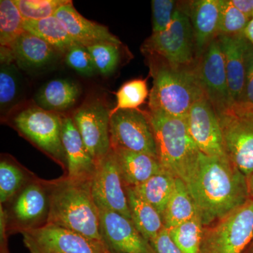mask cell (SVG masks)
<instances>
[{
    "label": "cell",
    "mask_w": 253,
    "mask_h": 253,
    "mask_svg": "<svg viewBox=\"0 0 253 253\" xmlns=\"http://www.w3.org/2000/svg\"><path fill=\"white\" fill-rule=\"evenodd\" d=\"M199 214L192 196L184 181L176 178L170 199L163 214L166 229H170L192 219Z\"/></svg>",
    "instance_id": "484cf974"
},
{
    "label": "cell",
    "mask_w": 253,
    "mask_h": 253,
    "mask_svg": "<svg viewBox=\"0 0 253 253\" xmlns=\"http://www.w3.org/2000/svg\"><path fill=\"white\" fill-rule=\"evenodd\" d=\"M0 253H9L7 248V244L1 245V251Z\"/></svg>",
    "instance_id": "bcb514c9"
},
{
    "label": "cell",
    "mask_w": 253,
    "mask_h": 253,
    "mask_svg": "<svg viewBox=\"0 0 253 253\" xmlns=\"http://www.w3.org/2000/svg\"><path fill=\"white\" fill-rule=\"evenodd\" d=\"M65 62L76 72L90 77L96 72L93 60L86 46L75 42L65 54Z\"/></svg>",
    "instance_id": "d590c367"
},
{
    "label": "cell",
    "mask_w": 253,
    "mask_h": 253,
    "mask_svg": "<svg viewBox=\"0 0 253 253\" xmlns=\"http://www.w3.org/2000/svg\"><path fill=\"white\" fill-rule=\"evenodd\" d=\"M112 150L125 186L139 185L165 170L158 158L154 156L125 149Z\"/></svg>",
    "instance_id": "7402d4cb"
},
{
    "label": "cell",
    "mask_w": 253,
    "mask_h": 253,
    "mask_svg": "<svg viewBox=\"0 0 253 253\" xmlns=\"http://www.w3.org/2000/svg\"><path fill=\"white\" fill-rule=\"evenodd\" d=\"M175 180L174 176L164 170L151 176L142 184L130 187L140 199L153 206L163 217L172 196Z\"/></svg>",
    "instance_id": "d4e9b609"
},
{
    "label": "cell",
    "mask_w": 253,
    "mask_h": 253,
    "mask_svg": "<svg viewBox=\"0 0 253 253\" xmlns=\"http://www.w3.org/2000/svg\"><path fill=\"white\" fill-rule=\"evenodd\" d=\"M253 235V199L204 226L200 253H244Z\"/></svg>",
    "instance_id": "5b68a950"
},
{
    "label": "cell",
    "mask_w": 253,
    "mask_h": 253,
    "mask_svg": "<svg viewBox=\"0 0 253 253\" xmlns=\"http://www.w3.org/2000/svg\"><path fill=\"white\" fill-rule=\"evenodd\" d=\"M110 141L112 149L127 150L158 158L149 114L139 109L120 110L111 114Z\"/></svg>",
    "instance_id": "9c48e42d"
},
{
    "label": "cell",
    "mask_w": 253,
    "mask_h": 253,
    "mask_svg": "<svg viewBox=\"0 0 253 253\" xmlns=\"http://www.w3.org/2000/svg\"><path fill=\"white\" fill-rule=\"evenodd\" d=\"M24 21H40L54 16L71 0H13Z\"/></svg>",
    "instance_id": "d6a6232c"
},
{
    "label": "cell",
    "mask_w": 253,
    "mask_h": 253,
    "mask_svg": "<svg viewBox=\"0 0 253 253\" xmlns=\"http://www.w3.org/2000/svg\"><path fill=\"white\" fill-rule=\"evenodd\" d=\"M9 49L16 66L25 71L48 68L62 54L45 41L25 31L15 40Z\"/></svg>",
    "instance_id": "d6986e66"
},
{
    "label": "cell",
    "mask_w": 253,
    "mask_h": 253,
    "mask_svg": "<svg viewBox=\"0 0 253 253\" xmlns=\"http://www.w3.org/2000/svg\"><path fill=\"white\" fill-rule=\"evenodd\" d=\"M26 176L21 168L8 161L0 163V201L1 204L13 199L24 187Z\"/></svg>",
    "instance_id": "1f68e13d"
},
{
    "label": "cell",
    "mask_w": 253,
    "mask_h": 253,
    "mask_svg": "<svg viewBox=\"0 0 253 253\" xmlns=\"http://www.w3.org/2000/svg\"><path fill=\"white\" fill-rule=\"evenodd\" d=\"M120 46L111 43H101L87 46L96 71L103 76L116 71L121 60Z\"/></svg>",
    "instance_id": "836d02e7"
},
{
    "label": "cell",
    "mask_w": 253,
    "mask_h": 253,
    "mask_svg": "<svg viewBox=\"0 0 253 253\" xmlns=\"http://www.w3.org/2000/svg\"><path fill=\"white\" fill-rule=\"evenodd\" d=\"M21 232L30 253H109L103 241L49 223Z\"/></svg>",
    "instance_id": "52a82bcc"
},
{
    "label": "cell",
    "mask_w": 253,
    "mask_h": 253,
    "mask_svg": "<svg viewBox=\"0 0 253 253\" xmlns=\"http://www.w3.org/2000/svg\"><path fill=\"white\" fill-rule=\"evenodd\" d=\"M236 107L239 108V109L244 110L245 111H247V112L252 113L253 115V106H241V105H235Z\"/></svg>",
    "instance_id": "ee69618b"
},
{
    "label": "cell",
    "mask_w": 253,
    "mask_h": 253,
    "mask_svg": "<svg viewBox=\"0 0 253 253\" xmlns=\"http://www.w3.org/2000/svg\"><path fill=\"white\" fill-rule=\"evenodd\" d=\"M186 14L194 31L197 54H203L208 44L219 35L220 0L191 1Z\"/></svg>",
    "instance_id": "44dd1931"
},
{
    "label": "cell",
    "mask_w": 253,
    "mask_h": 253,
    "mask_svg": "<svg viewBox=\"0 0 253 253\" xmlns=\"http://www.w3.org/2000/svg\"><path fill=\"white\" fill-rule=\"evenodd\" d=\"M81 94V88L77 83L58 78L42 86L35 95L34 101L38 107L58 113L72 108Z\"/></svg>",
    "instance_id": "603a6c76"
},
{
    "label": "cell",
    "mask_w": 253,
    "mask_h": 253,
    "mask_svg": "<svg viewBox=\"0 0 253 253\" xmlns=\"http://www.w3.org/2000/svg\"><path fill=\"white\" fill-rule=\"evenodd\" d=\"M196 68L206 96L217 115L232 109L235 104L231 99L224 55L217 38L208 44Z\"/></svg>",
    "instance_id": "4fadbf2b"
},
{
    "label": "cell",
    "mask_w": 253,
    "mask_h": 253,
    "mask_svg": "<svg viewBox=\"0 0 253 253\" xmlns=\"http://www.w3.org/2000/svg\"><path fill=\"white\" fill-rule=\"evenodd\" d=\"M91 193L99 210L113 211L131 219L124 181L112 149L96 162Z\"/></svg>",
    "instance_id": "7c38bea8"
},
{
    "label": "cell",
    "mask_w": 253,
    "mask_h": 253,
    "mask_svg": "<svg viewBox=\"0 0 253 253\" xmlns=\"http://www.w3.org/2000/svg\"><path fill=\"white\" fill-rule=\"evenodd\" d=\"M203 229L202 221L197 214L192 219L167 230L181 253H200Z\"/></svg>",
    "instance_id": "f1b7e54d"
},
{
    "label": "cell",
    "mask_w": 253,
    "mask_h": 253,
    "mask_svg": "<svg viewBox=\"0 0 253 253\" xmlns=\"http://www.w3.org/2000/svg\"><path fill=\"white\" fill-rule=\"evenodd\" d=\"M217 40L224 55L231 99L236 105L241 101L244 93L247 55L251 43L244 34L219 35Z\"/></svg>",
    "instance_id": "2e32d148"
},
{
    "label": "cell",
    "mask_w": 253,
    "mask_h": 253,
    "mask_svg": "<svg viewBox=\"0 0 253 253\" xmlns=\"http://www.w3.org/2000/svg\"><path fill=\"white\" fill-rule=\"evenodd\" d=\"M16 63L9 60L1 61L0 67V109L9 112L20 101L22 83Z\"/></svg>",
    "instance_id": "83f0119b"
},
{
    "label": "cell",
    "mask_w": 253,
    "mask_h": 253,
    "mask_svg": "<svg viewBox=\"0 0 253 253\" xmlns=\"http://www.w3.org/2000/svg\"><path fill=\"white\" fill-rule=\"evenodd\" d=\"M237 104L245 106H253V46L251 44H250L248 51L244 93L241 101Z\"/></svg>",
    "instance_id": "74e56055"
},
{
    "label": "cell",
    "mask_w": 253,
    "mask_h": 253,
    "mask_svg": "<svg viewBox=\"0 0 253 253\" xmlns=\"http://www.w3.org/2000/svg\"><path fill=\"white\" fill-rule=\"evenodd\" d=\"M244 253H253V235L252 239H251V242L246 249L245 250Z\"/></svg>",
    "instance_id": "f6af8a7d"
},
{
    "label": "cell",
    "mask_w": 253,
    "mask_h": 253,
    "mask_svg": "<svg viewBox=\"0 0 253 253\" xmlns=\"http://www.w3.org/2000/svg\"><path fill=\"white\" fill-rule=\"evenodd\" d=\"M149 56L150 72L154 78L149 93L150 112L186 119L193 105L207 96L197 68L174 67L163 59Z\"/></svg>",
    "instance_id": "3957f363"
},
{
    "label": "cell",
    "mask_w": 253,
    "mask_h": 253,
    "mask_svg": "<svg viewBox=\"0 0 253 253\" xmlns=\"http://www.w3.org/2000/svg\"><path fill=\"white\" fill-rule=\"evenodd\" d=\"M231 4L243 14L251 18L253 16V0H230Z\"/></svg>",
    "instance_id": "ab89813d"
},
{
    "label": "cell",
    "mask_w": 253,
    "mask_h": 253,
    "mask_svg": "<svg viewBox=\"0 0 253 253\" xmlns=\"http://www.w3.org/2000/svg\"></svg>",
    "instance_id": "7dc6e473"
},
{
    "label": "cell",
    "mask_w": 253,
    "mask_h": 253,
    "mask_svg": "<svg viewBox=\"0 0 253 253\" xmlns=\"http://www.w3.org/2000/svg\"><path fill=\"white\" fill-rule=\"evenodd\" d=\"M23 31L45 41L62 54L74 44L62 22L55 16L40 21H24Z\"/></svg>",
    "instance_id": "4316f807"
},
{
    "label": "cell",
    "mask_w": 253,
    "mask_h": 253,
    "mask_svg": "<svg viewBox=\"0 0 253 253\" xmlns=\"http://www.w3.org/2000/svg\"><path fill=\"white\" fill-rule=\"evenodd\" d=\"M49 196L47 187L38 182L27 184L18 193L12 206L15 220L22 229L37 227L47 220Z\"/></svg>",
    "instance_id": "ffe728a7"
},
{
    "label": "cell",
    "mask_w": 253,
    "mask_h": 253,
    "mask_svg": "<svg viewBox=\"0 0 253 253\" xmlns=\"http://www.w3.org/2000/svg\"><path fill=\"white\" fill-rule=\"evenodd\" d=\"M49 211L46 223L102 241L100 212L91 193V180L66 177L47 185Z\"/></svg>",
    "instance_id": "7a4b0ae2"
},
{
    "label": "cell",
    "mask_w": 253,
    "mask_h": 253,
    "mask_svg": "<svg viewBox=\"0 0 253 253\" xmlns=\"http://www.w3.org/2000/svg\"><path fill=\"white\" fill-rule=\"evenodd\" d=\"M111 110L99 99H91L78 108L73 120L88 152L96 162L111 151Z\"/></svg>",
    "instance_id": "8fae6325"
},
{
    "label": "cell",
    "mask_w": 253,
    "mask_h": 253,
    "mask_svg": "<svg viewBox=\"0 0 253 253\" xmlns=\"http://www.w3.org/2000/svg\"><path fill=\"white\" fill-rule=\"evenodd\" d=\"M125 187L131 220L136 229L150 242L165 229L162 216L153 206L140 199L130 186Z\"/></svg>",
    "instance_id": "cb8c5ba5"
},
{
    "label": "cell",
    "mask_w": 253,
    "mask_h": 253,
    "mask_svg": "<svg viewBox=\"0 0 253 253\" xmlns=\"http://www.w3.org/2000/svg\"><path fill=\"white\" fill-rule=\"evenodd\" d=\"M195 48L194 31L189 16L176 8L169 27L153 33L144 42L141 50L144 54L157 56L170 66L181 67L191 66Z\"/></svg>",
    "instance_id": "8992f818"
},
{
    "label": "cell",
    "mask_w": 253,
    "mask_h": 253,
    "mask_svg": "<svg viewBox=\"0 0 253 253\" xmlns=\"http://www.w3.org/2000/svg\"><path fill=\"white\" fill-rule=\"evenodd\" d=\"M163 169L186 184L199 163L200 151L190 135L186 119L148 112Z\"/></svg>",
    "instance_id": "277c9868"
},
{
    "label": "cell",
    "mask_w": 253,
    "mask_h": 253,
    "mask_svg": "<svg viewBox=\"0 0 253 253\" xmlns=\"http://www.w3.org/2000/svg\"><path fill=\"white\" fill-rule=\"evenodd\" d=\"M0 243L1 245L7 244L6 236V225L7 223V215L1 205L0 208Z\"/></svg>",
    "instance_id": "60d3db41"
},
{
    "label": "cell",
    "mask_w": 253,
    "mask_h": 253,
    "mask_svg": "<svg viewBox=\"0 0 253 253\" xmlns=\"http://www.w3.org/2000/svg\"><path fill=\"white\" fill-rule=\"evenodd\" d=\"M153 33H159L167 29L174 18L175 2L172 0H153Z\"/></svg>",
    "instance_id": "8d00e7d4"
},
{
    "label": "cell",
    "mask_w": 253,
    "mask_h": 253,
    "mask_svg": "<svg viewBox=\"0 0 253 253\" xmlns=\"http://www.w3.org/2000/svg\"><path fill=\"white\" fill-rule=\"evenodd\" d=\"M244 35L248 41L253 46V16L250 19L249 22L245 29Z\"/></svg>",
    "instance_id": "b9f144b4"
},
{
    "label": "cell",
    "mask_w": 253,
    "mask_h": 253,
    "mask_svg": "<svg viewBox=\"0 0 253 253\" xmlns=\"http://www.w3.org/2000/svg\"><path fill=\"white\" fill-rule=\"evenodd\" d=\"M62 143L67 177L75 180H91L96 162L88 152L72 118L62 117Z\"/></svg>",
    "instance_id": "ac0fdd59"
},
{
    "label": "cell",
    "mask_w": 253,
    "mask_h": 253,
    "mask_svg": "<svg viewBox=\"0 0 253 253\" xmlns=\"http://www.w3.org/2000/svg\"><path fill=\"white\" fill-rule=\"evenodd\" d=\"M249 17L231 4L230 0H220L219 35L236 36L244 34Z\"/></svg>",
    "instance_id": "e575fe53"
},
{
    "label": "cell",
    "mask_w": 253,
    "mask_h": 253,
    "mask_svg": "<svg viewBox=\"0 0 253 253\" xmlns=\"http://www.w3.org/2000/svg\"><path fill=\"white\" fill-rule=\"evenodd\" d=\"M102 241L111 253H156L131 219L113 211L99 210Z\"/></svg>",
    "instance_id": "9a60e30c"
},
{
    "label": "cell",
    "mask_w": 253,
    "mask_h": 253,
    "mask_svg": "<svg viewBox=\"0 0 253 253\" xmlns=\"http://www.w3.org/2000/svg\"><path fill=\"white\" fill-rule=\"evenodd\" d=\"M23 18L13 0L0 1V44L9 49L23 33Z\"/></svg>",
    "instance_id": "f546056e"
},
{
    "label": "cell",
    "mask_w": 253,
    "mask_h": 253,
    "mask_svg": "<svg viewBox=\"0 0 253 253\" xmlns=\"http://www.w3.org/2000/svg\"><path fill=\"white\" fill-rule=\"evenodd\" d=\"M186 122L190 135L202 154L213 157L228 158L217 113L207 96L193 105L186 116Z\"/></svg>",
    "instance_id": "5bb4252c"
},
{
    "label": "cell",
    "mask_w": 253,
    "mask_h": 253,
    "mask_svg": "<svg viewBox=\"0 0 253 253\" xmlns=\"http://www.w3.org/2000/svg\"><path fill=\"white\" fill-rule=\"evenodd\" d=\"M204 226L211 225L247 202V177L228 158L201 153L196 170L186 184Z\"/></svg>",
    "instance_id": "6da1fadb"
},
{
    "label": "cell",
    "mask_w": 253,
    "mask_h": 253,
    "mask_svg": "<svg viewBox=\"0 0 253 253\" xmlns=\"http://www.w3.org/2000/svg\"><path fill=\"white\" fill-rule=\"evenodd\" d=\"M150 244L156 253H182L173 242L166 228L155 239L151 240Z\"/></svg>",
    "instance_id": "f35d334b"
},
{
    "label": "cell",
    "mask_w": 253,
    "mask_h": 253,
    "mask_svg": "<svg viewBox=\"0 0 253 253\" xmlns=\"http://www.w3.org/2000/svg\"><path fill=\"white\" fill-rule=\"evenodd\" d=\"M248 186H249V191L250 197L253 199V172L247 176Z\"/></svg>",
    "instance_id": "7bdbcfd3"
},
{
    "label": "cell",
    "mask_w": 253,
    "mask_h": 253,
    "mask_svg": "<svg viewBox=\"0 0 253 253\" xmlns=\"http://www.w3.org/2000/svg\"><path fill=\"white\" fill-rule=\"evenodd\" d=\"M54 16L64 25L73 41L81 45L87 47L101 43L122 44L109 28L82 16L73 6L72 1L59 8Z\"/></svg>",
    "instance_id": "e0dca14e"
},
{
    "label": "cell",
    "mask_w": 253,
    "mask_h": 253,
    "mask_svg": "<svg viewBox=\"0 0 253 253\" xmlns=\"http://www.w3.org/2000/svg\"><path fill=\"white\" fill-rule=\"evenodd\" d=\"M217 117L226 154L247 177L253 172V115L234 106Z\"/></svg>",
    "instance_id": "30bf717a"
},
{
    "label": "cell",
    "mask_w": 253,
    "mask_h": 253,
    "mask_svg": "<svg viewBox=\"0 0 253 253\" xmlns=\"http://www.w3.org/2000/svg\"><path fill=\"white\" fill-rule=\"evenodd\" d=\"M15 127L44 152L66 164L62 143V117L59 113L31 106L14 118Z\"/></svg>",
    "instance_id": "ba28073f"
},
{
    "label": "cell",
    "mask_w": 253,
    "mask_h": 253,
    "mask_svg": "<svg viewBox=\"0 0 253 253\" xmlns=\"http://www.w3.org/2000/svg\"><path fill=\"white\" fill-rule=\"evenodd\" d=\"M147 81L134 79L123 84L116 92V106L111 114L120 110H139L149 96Z\"/></svg>",
    "instance_id": "4dcf8cb0"
}]
</instances>
